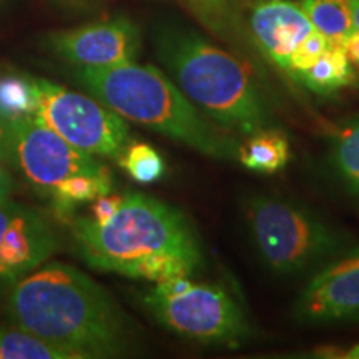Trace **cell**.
Returning <instances> with one entry per match:
<instances>
[{"label": "cell", "mask_w": 359, "mask_h": 359, "mask_svg": "<svg viewBox=\"0 0 359 359\" xmlns=\"http://www.w3.org/2000/svg\"><path fill=\"white\" fill-rule=\"evenodd\" d=\"M2 309L8 325L52 341L75 359L125 358L138 349L128 314L74 264L48 259L8 291Z\"/></svg>", "instance_id": "1"}, {"label": "cell", "mask_w": 359, "mask_h": 359, "mask_svg": "<svg viewBox=\"0 0 359 359\" xmlns=\"http://www.w3.org/2000/svg\"><path fill=\"white\" fill-rule=\"evenodd\" d=\"M70 235L87 266L133 280L191 278L203 264L200 240L185 215L142 193L122 195L105 222L88 215L72 218Z\"/></svg>", "instance_id": "2"}, {"label": "cell", "mask_w": 359, "mask_h": 359, "mask_svg": "<svg viewBox=\"0 0 359 359\" xmlns=\"http://www.w3.org/2000/svg\"><path fill=\"white\" fill-rule=\"evenodd\" d=\"M154 45L168 77L218 127L236 137L278 127L266 95L251 77V67L236 53L180 25L156 29Z\"/></svg>", "instance_id": "3"}, {"label": "cell", "mask_w": 359, "mask_h": 359, "mask_svg": "<svg viewBox=\"0 0 359 359\" xmlns=\"http://www.w3.org/2000/svg\"><path fill=\"white\" fill-rule=\"evenodd\" d=\"M85 92L125 120L183 143L201 155L238 161L241 142L196 109L178 85L154 65L72 67Z\"/></svg>", "instance_id": "4"}, {"label": "cell", "mask_w": 359, "mask_h": 359, "mask_svg": "<svg viewBox=\"0 0 359 359\" xmlns=\"http://www.w3.org/2000/svg\"><path fill=\"white\" fill-rule=\"evenodd\" d=\"M245 222L259 262L283 278L313 275L349 248V236L316 212L275 195H251Z\"/></svg>", "instance_id": "5"}, {"label": "cell", "mask_w": 359, "mask_h": 359, "mask_svg": "<svg viewBox=\"0 0 359 359\" xmlns=\"http://www.w3.org/2000/svg\"><path fill=\"white\" fill-rule=\"evenodd\" d=\"M142 304L161 327L180 338L219 346H240L253 338L246 313L217 285L173 278L147 290Z\"/></svg>", "instance_id": "6"}, {"label": "cell", "mask_w": 359, "mask_h": 359, "mask_svg": "<svg viewBox=\"0 0 359 359\" xmlns=\"http://www.w3.org/2000/svg\"><path fill=\"white\" fill-rule=\"evenodd\" d=\"M29 115L97 158L118 160L130 142L128 122L90 93L29 75Z\"/></svg>", "instance_id": "7"}, {"label": "cell", "mask_w": 359, "mask_h": 359, "mask_svg": "<svg viewBox=\"0 0 359 359\" xmlns=\"http://www.w3.org/2000/svg\"><path fill=\"white\" fill-rule=\"evenodd\" d=\"M7 160L39 195L50 200L72 180L105 172L100 158L74 147L35 116L7 120Z\"/></svg>", "instance_id": "8"}, {"label": "cell", "mask_w": 359, "mask_h": 359, "mask_svg": "<svg viewBox=\"0 0 359 359\" xmlns=\"http://www.w3.org/2000/svg\"><path fill=\"white\" fill-rule=\"evenodd\" d=\"M60 236L37 208L0 201V304L17 283L60 251Z\"/></svg>", "instance_id": "9"}, {"label": "cell", "mask_w": 359, "mask_h": 359, "mask_svg": "<svg viewBox=\"0 0 359 359\" xmlns=\"http://www.w3.org/2000/svg\"><path fill=\"white\" fill-rule=\"evenodd\" d=\"M43 47L72 67H114L137 62L142 34L132 19L114 15L47 34Z\"/></svg>", "instance_id": "10"}, {"label": "cell", "mask_w": 359, "mask_h": 359, "mask_svg": "<svg viewBox=\"0 0 359 359\" xmlns=\"http://www.w3.org/2000/svg\"><path fill=\"white\" fill-rule=\"evenodd\" d=\"M293 316L308 326L359 321V245L349 246L309 276L296 298Z\"/></svg>", "instance_id": "11"}, {"label": "cell", "mask_w": 359, "mask_h": 359, "mask_svg": "<svg viewBox=\"0 0 359 359\" xmlns=\"http://www.w3.org/2000/svg\"><path fill=\"white\" fill-rule=\"evenodd\" d=\"M248 25L268 64L285 75L299 45L316 30L302 6L291 0H253L248 6Z\"/></svg>", "instance_id": "12"}, {"label": "cell", "mask_w": 359, "mask_h": 359, "mask_svg": "<svg viewBox=\"0 0 359 359\" xmlns=\"http://www.w3.org/2000/svg\"><path fill=\"white\" fill-rule=\"evenodd\" d=\"M208 34L230 47L241 60L266 75V58L255 43L248 25V6L245 0H180Z\"/></svg>", "instance_id": "13"}, {"label": "cell", "mask_w": 359, "mask_h": 359, "mask_svg": "<svg viewBox=\"0 0 359 359\" xmlns=\"http://www.w3.org/2000/svg\"><path fill=\"white\" fill-rule=\"evenodd\" d=\"M354 64L341 43H331L314 64L299 75L296 83L321 97H330L356 83Z\"/></svg>", "instance_id": "14"}, {"label": "cell", "mask_w": 359, "mask_h": 359, "mask_svg": "<svg viewBox=\"0 0 359 359\" xmlns=\"http://www.w3.org/2000/svg\"><path fill=\"white\" fill-rule=\"evenodd\" d=\"M291 158V145L288 137L280 127L266 128L241 142L238 161L246 170L257 173L273 175L286 168Z\"/></svg>", "instance_id": "15"}, {"label": "cell", "mask_w": 359, "mask_h": 359, "mask_svg": "<svg viewBox=\"0 0 359 359\" xmlns=\"http://www.w3.org/2000/svg\"><path fill=\"white\" fill-rule=\"evenodd\" d=\"M327 167L343 190L359 200V115L333 133L327 148Z\"/></svg>", "instance_id": "16"}, {"label": "cell", "mask_w": 359, "mask_h": 359, "mask_svg": "<svg viewBox=\"0 0 359 359\" xmlns=\"http://www.w3.org/2000/svg\"><path fill=\"white\" fill-rule=\"evenodd\" d=\"M318 32L331 43H343L356 30L351 0H298Z\"/></svg>", "instance_id": "17"}, {"label": "cell", "mask_w": 359, "mask_h": 359, "mask_svg": "<svg viewBox=\"0 0 359 359\" xmlns=\"http://www.w3.org/2000/svg\"><path fill=\"white\" fill-rule=\"evenodd\" d=\"M0 359H75L52 341L19 326H0Z\"/></svg>", "instance_id": "18"}, {"label": "cell", "mask_w": 359, "mask_h": 359, "mask_svg": "<svg viewBox=\"0 0 359 359\" xmlns=\"http://www.w3.org/2000/svg\"><path fill=\"white\" fill-rule=\"evenodd\" d=\"M116 161L130 178L143 185L158 182L167 170L163 156L154 147L143 142H130Z\"/></svg>", "instance_id": "19"}, {"label": "cell", "mask_w": 359, "mask_h": 359, "mask_svg": "<svg viewBox=\"0 0 359 359\" xmlns=\"http://www.w3.org/2000/svg\"><path fill=\"white\" fill-rule=\"evenodd\" d=\"M29 109V74L15 70L0 74V115L6 120L27 116Z\"/></svg>", "instance_id": "20"}, {"label": "cell", "mask_w": 359, "mask_h": 359, "mask_svg": "<svg viewBox=\"0 0 359 359\" xmlns=\"http://www.w3.org/2000/svg\"><path fill=\"white\" fill-rule=\"evenodd\" d=\"M330 45L331 42L325 37V35L318 32V30H313V32L306 37V40L299 45L298 50L294 52L293 58H291L288 77L293 80V82H296L299 75H302L304 70H308L309 67L326 52V48L330 47Z\"/></svg>", "instance_id": "21"}, {"label": "cell", "mask_w": 359, "mask_h": 359, "mask_svg": "<svg viewBox=\"0 0 359 359\" xmlns=\"http://www.w3.org/2000/svg\"><path fill=\"white\" fill-rule=\"evenodd\" d=\"M120 201H122V195H116V193L111 191L107 193V195L98 196L97 200L90 203L88 217L95 219V222H105V219H109L115 213Z\"/></svg>", "instance_id": "22"}, {"label": "cell", "mask_w": 359, "mask_h": 359, "mask_svg": "<svg viewBox=\"0 0 359 359\" xmlns=\"http://www.w3.org/2000/svg\"><path fill=\"white\" fill-rule=\"evenodd\" d=\"M48 2L69 13H92L98 11L105 0H48Z\"/></svg>", "instance_id": "23"}, {"label": "cell", "mask_w": 359, "mask_h": 359, "mask_svg": "<svg viewBox=\"0 0 359 359\" xmlns=\"http://www.w3.org/2000/svg\"><path fill=\"white\" fill-rule=\"evenodd\" d=\"M341 45H343V50L349 60L359 65V29L349 34Z\"/></svg>", "instance_id": "24"}, {"label": "cell", "mask_w": 359, "mask_h": 359, "mask_svg": "<svg viewBox=\"0 0 359 359\" xmlns=\"http://www.w3.org/2000/svg\"><path fill=\"white\" fill-rule=\"evenodd\" d=\"M12 193V177L6 168L0 165V201L11 198Z\"/></svg>", "instance_id": "25"}, {"label": "cell", "mask_w": 359, "mask_h": 359, "mask_svg": "<svg viewBox=\"0 0 359 359\" xmlns=\"http://www.w3.org/2000/svg\"><path fill=\"white\" fill-rule=\"evenodd\" d=\"M8 155V127L7 120L0 115V161L7 160Z\"/></svg>", "instance_id": "26"}, {"label": "cell", "mask_w": 359, "mask_h": 359, "mask_svg": "<svg viewBox=\"0 0 359 359\" xmlns=\"http://www.w3.org/2000/svg\"><path fill=\"white\" fill-rule=\"evenodd\" d=\"M351 8L354 25H356V29H359V0H351Z\"/></svg>", "instance_id": "27"}, {"label": "cell", "mask_w": 359, "mask_h": 359, "mask_svg": "<svg viewBox=\"0 0 359 359\" xmlns=\"http://www.w3.org/2000/svg\"><path fill=\"white\" fill-rule=\"evenodd\" d=\"M4 2V0H0V4H2Z\"/></svg>", "instance_id": "28"}]
</instances>
